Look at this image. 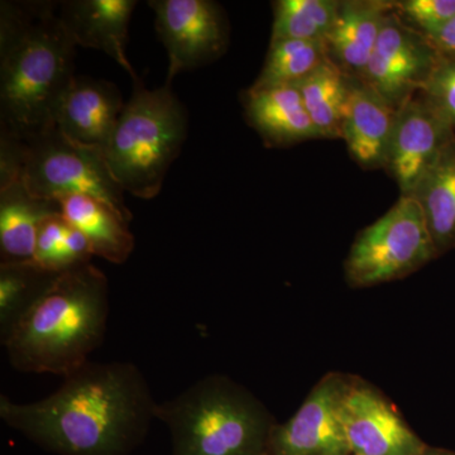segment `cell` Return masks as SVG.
Instances as JSON below:
<instances>
[{
    "label": "cell",
    "mask_w": 455,
    "mask_h": 455,
    "mask_svg": "<svg viewBox=\"0 0 455 455\" xmlns=\"http://www.w3.org/2000/svg\"><path fill=\"white\" fill-rule=\"evenodd\" d=\"M158 403L132 362H88L32 403L0 396V419L56 455H131L145 442Z\"/></svg>",
    "instance_id": "6da1fadb"
},
{
    "label": "cell",
    "mask_w": 455,
    "mask_h": 455,
    "mask_svg": "<svg viewBox=\"0 0 455 455\" xmlns=\"http://www.w3.org/2000/svg\"><path fill=\"white\" fill-rule=\"evenodd\" d=\"M76 47L57 2H2L0 140L53 127L57 103L75 77Z\"/></svg>",
    "instance_id": "7a4b0ae2"
},
{
    "label": "cell",
    "mask_w": 455,
    "mask_h": 455,
    "mask_svg": "<svg viewBox=\"0 0 455 455\" xmlns=\"http://www.w3.org/2000/svg\"><path fill=\"white\" fill-rule=\"evenodd\" d=\"M109 310V283L92 262L51 275L2 337L9 364L22 373L70 376L103 344Z\"/></svg>",
    "instance_id": "3957f363"
},
{
    "label": "cell",
    "mask_w": 455,
    "mask_h": 455,
    "mask_svg": "<svg viewBox=\"0 0 455 455\" xmlns=\"http://www.w3.org/2000/svg\"><path fill=\"white\" fill-rule=\"evenodd\" d=\"M156 419L170 430L172 455H262L276 424L259 398L223 374L158 403Z\"/></svg>",
    "instance_id": "277c9868"
},
{
    "label": "cell",
    "mask_w": 455,
    "mask_h": 455,
    "mask_svg": "<svg viewBox=\"0 0 455 455\" xmlns=\"http://www.w3.org/2000/svg\"><path fill=\"white\" fill-rule=\"evenodd\" d=\"M133 85L101 154L124 193L149 200L160 194L187 140L188 114L171 84L154 90L140 80Z\"/></svg>",
    "instance_id": "5b68a950"
},
{
    "label": "cell",
    "mask_w": 455,
    "mask_h": 455,
    "mask_svg": "<svg viewBox=\"0 0 455 455\" xmlns=\"http://www.w3.org/2000/svg\"><path fill=\"white\" fill-rule=\"evenodd\" d=\"M14 182L32 196L51 202L92 196L132 220L125 193L108 169L103 154L71 142L55 127L26 140H0V188Z\"/></svg>",
    "instance_id": "8992f818"
},
{
    "label": "cell",
    "mask_w": 455,
    "mask_h": 455,
    "mask_svg": "<svg viewBox=\"0 0 455 455\" xmlns=\"http://www.w3.org/2000/svg\"><path fill=\"white\" fill-rule=\"evenodd\" d=\"M439 256L420 204L412 196L398 202L359 232L344 262L352 287L400 280Z\"/></svg>",
    "instance_id": "52a82bcc"
},
{
    "label": "cell",
    "mask_w": 455,
    "mask_h": 455,
    "mask_svg": "<svg viewBox=\"0 0 455 455\" xmlns=\"http://www.w3.org/2000/svg\"><path fill=\"white\" fill-rule=\"evenodd\" d=\"M352 376L325 374L300 409L269 434V455H350L343 424V401Z\"/></svg>",
    "instance_id": "ba28073f"
},
{
    "label": "cell",
    "mask_w": 455,
    "mask_h": 455,
    "mask_svg": "<svg viewBox=\"0 0 455 455\" xmlns=\"http://www.w3.org/2000/svg\"><path fill=\"white\" fill-rule=\"evenodd\" d=\"M156 32L169 56L167 84L184 71L211 64L224 52L226 18L211 0H151Z\"/></svg>",
    "instance_id": "9c48e42d"
},
{
    "label": "cell",
    "mask_w": 455,
    "mask_h": 455,
    "mask_svg": "<svg viewBox=\"0 0 455 455\" xmlns=\"http://www.w3.org/2000/svg\"><path fill=\"white\" fill-rule=\"evenodd\" d=\"M440 57L423 35L403 25L392 11L359 77L398 110L418 90L424 89Z\"/></svg>",
    "instance_id": "30bf717a"
},
{
    "label": "cell",
    "mask_w": 455,
    "mask_h": 455,
    "mask_svg": "<svg viewBox=\"0 0 455 455\" xmlns=\"http://www.w3.org/2000/svg\"><path fill=\"white\" fill-rule=\"evenodd\" d=\"M343 424L353 455H421L427 448L390 401L357 377L344 396Z\"/></svg>",
    "instance_id": "8fae6325"
},
{
    "label": "cell",
    "mask_w": 455,
    "mask_h": 455,
    "mask_svg": "<svg viewBox=\"0 0 455 455\" xmlns=\"http://www.w3.org/2000/svg\"><path fill=\"white\" fill-rule=\"evenodd\" d=\"M451 123L427 100L410 99L397 110L387 166L401 196H412L424 176L455 140Z\"/></svg>",
    "instance_id": "7c38bea8"
},
{
    "label": "cell",
    "mask_w": 455,
    "mask_h": 455,
    "mask_svg": "<svg viewBox=\"0 0 455 455\" xmlns=\"http://www.w3.org/2000/svg\"><path fill=\"white\" fill-rule=\"evenodd\" d=\"M123 108L118 86L75 75L57 103L52 124L71 142L101 152Z\"/></svg>",
    "instance_id": "4fadbf2b"
},
{
    "label": "cell",
    "mask_w": 455,
    "mask_h": 455,
    "mask_svg": "<svg viewBox=\"0 0 455 455\" xmlns=\"http://www.w3.org/2000/svg\"><path fill=\"white\" fill-rule=\"evenodd\" d=\"M136 0L57 2L59 16L76 46L103 51L139 82L127 56L128 28Z\"/></svg>",
    "instance_id": "5bb4252c"
},
{
    "label": "cell",
    "mask_w": 455,
    "mask_h": 455,
    "mask_svg": "<svg viewBox=\"0 0 455 455\" xmlns=\"http://www.w3.org/2000/svg\"><path fill=\"white\" fill-rule=\"evenodd\" d=\"M396 114V109L363 83H350L341 119V139L361 166H387Z\"/></svg>",
    "instance_id": "9a60e30c"
},
{
    "label": "cell",
    "mask_w": 455,
    "mask_h": 455,
    "mask_svg": "<svg viewBox=\"0 0 455 455\" xmlns=\"http://www.w3.org/2000/svg\"><path fill=\"white\" fill-rule=\"evenodd\" d=\"M394 11L392 2H340L337 18L325 38L331 61L343 71L361 76Z\"/></svg>",
    "instance_id": "2e32d148"
},
{
    "label": "cell",
    "mask_w": 455,
    "mask_h": 455,
    "mask_svg": "<svg viewBox=\"0 0 455 455\" xmlns=\"http://www.w3.org/2000/svg\"><path fill=\"white\" fill-rule=\"evenodd\" d=\"M60 205L32 196L20 182L0 188V265H33L38 232Z\"/></svg>",
    "instance_id": "e0dca14e"
},
{
    "label": "cell",
    "mask_w": 455,
    "mask_h": 455,
    "mask_svg": "<svg viewBox=\"0 0 455 455\" xmlns=\"http://www.w3.org/2000/svg\"><path fill=\"white\" fill-rule=\"evenodd\" d=\"M245 112L268 145L287 146L320 139L295 85L248 89Z\"/></svg>",
    "instance_id": "ac0fdd59"
},
{
    "label": "cell",
    "mask_w": 455,
    "mask_h": 455,
    "mask_svg": "<svg viewBox=\"0 0 455 455\" xmlns=\"http://www.w3.org/2000/svg\"><path fill=\"white\" fill-rule=\"evenodd\" d=\"M62 218L83 233L94 256L122 265L134 250L130 221L92 196H74L57 200Z\"/></svg>",
    "instance_id": "d6986e66"
},
{
    "label": "cell",
    "mask_w": 455,
    "mask_h": 455,
    "mask_svg": "<svg viewBox=\"0 0 455 455\" xmlns=\"http://www.w3.org/2000/svg\"><path fill=\"white\" fill-rule=\"evenodd\" d=\"M416 197L439 256L455 248V140L424 176Z\"/></svg>",
    "instance_id": "ffe728a7"
},
{
    "label": "cell",
    "mask_w": 455,
    "mask_h": 455,
    "mask_svg": "<svg viewBox=\"0 0 455 455\" xmlns=\"http://www.w3.org/2000/svg\"><path fill=\"white\" fill-rule=\"evenodd\" d=\"M295 86L320 139H341L350 83L339 66L329 59Z\"/></svg>",
    "instance_id": "44dd1931"
},
{
    "label": "cell",
    "mask_w": 455,
    "mask_h": 455,
    "mask_svg": "<svg viewBox=\"0 0 455 455\" xmlns=\"http://www.w3.org/2000/svg\"><path fill=\"white\" fill-rule=\"evenodd\" d=\"M329 59L325 41H271L265 66L250 89L296 85Z\"/></svg>",
    "instance_id": "7402d4cb"
},
{
    "label": "cell",
    "mask_w": 455,
    "mask_h": 455,
    "mask_svg": "<svg viewBox=\"0 0 455 455\" xmlns=\"http://www.w3.org/2000/svg\"><path fill=\"white\" fill-rule=\"evenodd\" d=\"M339 5L335 0H278L271 41H325Z\"/></svg>",
    "instance_id": "603a6c76"
},
{
    "label": "cell",
    "mask_w": 455,
    "mask_h": 455,
    "mask_svg": "<svg viewBox=\"0 0 455 455\" xmlns=\"http://www.w3.org/2000/svg\"><path fill=\"white\" fill-rule=\"evenodd\" d=\"M53 275V274H52ZM51 274L33 265H0V333L4 335L31 304Z\"/></svg>",
    "instance_id": "cb8c5ba5"
},
{
    "label": "cell",
    "mask_w": 455,
    "mask_h": 455,
    "mask_svg": "<svg viewBox=\"0 0 455 455\" xmlns=\"http://www.w3.org/2000/svg\"><path fill=\"white\" fill-rule=\"evenodd\" d=\"M392 4L401 22L424 37L433 35L455 17V0H405Z\"/></svg>",
    "instance_id": "d4e9b609"
},
{
    "label": "cell",
    "mask_w": 455,
    "mask_h": 455,
    "mask_svg": "<svg viewBox=\"0 0 455 455\" xmlns=\"http://www.w3.org/2000/svg\"><path fill=\"white\" fill-rule=\"evenodd\" d=\"M421 92L425 100L435 108L455 130V59L440 57L438 65Z\"/></svg>",
    "instance_id": "484cf974"
},
{
    "label": "cell",
    "mask_w": 455,
    "mask_h": 455,
    "mask_svg": "<svg viewBox=\"0 0 455 455\" xmlns=\"http://www.w3.org/2000/svg\"><path fill=\"white\" fill-rule=\"evenodd\" d=\"M68 223L61 212L52 215L42 223L36 245L33 266L46 274H56V260L61 251Z\"/></svg>",
    "instance_id": "4316f807"
},
{
    "label": "cell",
    "mask_w": 455,
    "mask_h": 455,
    "mask_svg": "<svg viewBox=\"0 0 455 455\" xmlns=\"http://www.w3.org/2000/svg\"><path fill=\"white\" fill-rule=\"evenodd\" d=\"M425 38L440 56L455 59V17L451 18L447 25Z\"/></svg>",
    "instance_id": "83f0119b"
},
{
    "label": "cell",
    "mask_w": 455,
    "mask_h": 455,
    "mask_svg": "<svg viewBox=\"0 0 455 455\" xmlns=\"http://www.w3.org/2000/svg\"><path fill=\"white\" fill-rule=\"evenodd\" d=\"M421 455H455L454 453H451V451H442V449H434L427 447L425 449V451Z\"/></svg>",
    "instance_id": "f1b7e54d"
},
{
    "label": "cell",
    "mask_w": 455,
    "mask_h": 455,
    "mask_svg": "<svg viewBox=\"0 0 455 455\" xmlns=\"http://www.w3.org/2000/svg\"><path fill=\"white\" fill-rule=\"evenodd\" d=\"M262 455H269V454L267 453V451H266V453H263Z\"/></svg>",
    "instance_id": "f546056e"
}]
</instances>
